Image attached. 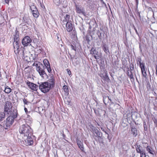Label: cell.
I'll list each match as a JSON object with an SVG mask.
<instances>
[{
    "mask_svg": "<svg viewBox=\"0 0 157 157\" xmlns=\"http://www.w3.org/2000/svg\"><path fill=\"white\" fill-rule=\"evenodd\" d=\"M63 89L65 93L68 94V90L67 86L66 85L64 86L63 87Z\"/></svg>",
    "mask_w": 157,
    "mask_h": 157,
    "instance_id": "obj_17",
    "label": "cell"
},
{
    "mask_svg": "<svg viewBox=\"0 0 157 157\" xmlns=\"http://www.w3.org/2000/svg\"><path fill=\"white\" fill-rule=\"evenodd\" d=\"M67 30L68 32H71L72 31L73 27L71 22L69 21L66 24Z\"/></svg>",
    "mask_w": 157,
    "mask_h": 157,
    "instance_id": "obj_10",
    "label": "cell"
},
{
    "mask_svg": "<svg viewBox=\"0 0 157 157\" xmlns=\"http://www.w3.org/2000/svg\"><path fill=\"white\" fill-rule=\"evenodd\" d=\"M14 46L15 52L16 53H18L19 50V45L17 40H16L15 41L14 43Z\"/></svg>",
    "mask_w": 157,
    "mask_h": 157,
    "instance_id": "obj_9",
    "label": "cell"
},
{
    "mask_svg": "<svg viewBox=\"0 0 157 157\" xmlns=\"http://www.w3.org/2000/svg\"><path fill=\"white\" fill-rule=\"evenodd\" d=\"M147 151L149 152V153L151 154H154L153 149L151 148L150 146H148L147 147Z\"/></svg>",
    "mask_w": 157,
    "mask_h": 157,
    "instance_id": "obj_15",
    "label": "cell"
},
{
    "mask_svg": "<svg viewBox=\"0 0 157 157\" xmlns=\"http://www.w3.org/2000/svg\"><path fill=\"white\" fill-rule=\"evenodd\" d=\"M27 84L30 88L34 91H37L38 89V87L37 85L29 82H27Z\"/></svg>",
    "mask_w": 157,
    "mask_h": 157,
    "instance_id": "obj_7",
    "label": "cell"
},
{
    "mask_svg": "<svg viewBox=\"0 0 157 157\" xmlns=\"http://www.w3.org/2000/svg\"><path fill=\"white\" fill-rule=\"evenodd\" d=\"M5 91L6 93H9L11 91V89H9V88H6L5 89Z\"/></svg>",
    "mask_w": 157,
    "mask_h": 157,
    "instance_id": "obj_18",
    "label": "cell"
},
{
    "mask_svg": "<svg viewBox=\"0 0 157 157\" xmlns=\"http://www.w3.org/2000/svg\"><path fill=\"white\" fill-rule=\"evenodd\" d=\"M27 142L29 144H32L33 143V142L31 138H29L28 139Z\"/></svg>",
    "mask_w": 157,
    "mask_h": 157,
    "instance_id": "obj_19",
    "label": "cell"
},
{
    "mask_svg": "<svg viewBox=\"0 0 157 157\" xmlns=\"http://www.w3.org/2000/svg\"><path fill=\"white\" fill-rule=\"evenodd\" d=\"M12 108V105L10 102H6L4 107V111L6 114H8L11 111Z\"/></svg>",
    "mask_w": 157,
    "mask_h": 157,
    "instance_id": "obj_3",
    "label": "cell"
},
{
    "mask_svg": "<svg viewBox=\"0 0 157 157\" xmlns=\"http://www.w3.org/2000/svg\"><path fill=\"white\" fill-rule=\"evenodd\" d=\"M140 66L143 76L144 77L147 76V74L145 69L144 65L143 63H140Z\"/></svg>",
    "mask_w": 157,
    "mask_h": 157,
    "instance_id": "obj_11",
    "label": "cell"
},
{
    "mask_svg": "<svg viewBox=\"0 0 157 157\" xmlns=\"http://www.w3.org/2000/svg\"><path fill=\"white\" fill-rule=\"evenodd\" d=\"M44 64L45 66L47 69V70L49 72V73H50L51 72V67H50V63L49 61L47 59H45L44 61Z\"/></svg>",
    "mask_w": 157,
    "mask_h": 157,
    "instance_id": "obj_8",
    "label": "cell"
},
{
    "mask_svg": "<svg viewBox=\"0 0 157 157\" xmlns=\"http://www.w3.org/2000/svg\"><path fill=\"white\" fill-rule=\"evenodd\" d=\"M14 119V117L12 116H10L7 119L6 122V126L7 127L10 126L13 123Z\"/></svg>",
    "mask_w": 157,
    "mask_h": 157,
    "instance_id": "obj_6",
    "label": "cell"
},
{
    "mask_svg": "<svg viewBox=\"0 0 157 157\" xmlns=\"http://www.w3.org/2000/svg\"><path fill=\"white\" fill-rule=\"evenodd\" d=\"M31 9L34 16L36 18H38L39 16V13L36 6L32 5L31 6Z\"/></svg>",
    "mask_w": 157,
    "mask_h": 157,
    "instance_id": "obj_4",
    "label": "cell"
},
{
    "mask_svg": "<svg viewBox=\"0 0 157 157\" xmlns=\"http://www.w3.org/2000/svg\"><path fill=\"white\" fill-rule=\"evenodd\" d=\"M5 117V113H4L0 112V121H2Z\"/></svg>",
    "mask_w": 157,
    "mask_h": 157,
    "instance_id": "obj_16",
    "label": "cell"
},
{
    "mask_svg": "<svg viewBox=\"0 0 157 157\" xmlns=\"http://www.w3.org/2000/svg\"><path fill=\"white\" fill-rule=\"evenodd\" d=\"M131 131L134 136H137V130L135 128L132 127L131 129Z\"/></svg>",
    "mask_w": 157,
    "mask_h": 157,
    "instance_id": "obj_13",
    "label": "cell"
},
{
    "mask_svg": "<svg viewBox=\"0 0 157 157\" xmlns=\"http://www.w3.org/2000/svg\"><path fill=\"white\" fill-rule=\"evenodd\" d=\"M34 65L36 67L39 73L42 78L46 76V73L44 71V68L42 64L40 62H36L34 63Z\"/></svg>",
    "mask_w": 157,
    "mask_h": 157,
    "instance_id": "obj_1",
    "label": "cell"
},
{
    "mask_svg": "<svg viewBox=\"0 0 157 157\" xmlns=\"http://www.w3.org/2000/svg\"><path fill=\"white\" fill-rule=\"evenodd\" d=\"M144 130L145 131H147V125H146V123L145 122H144Z\"/></svg>",
    "mask_w": 157,
    "mask_h": 157,
    "instance_id": "obj_21",
    "label": "cell"
},
{
    "mask_svg": "<svg viewBox=\"0 0 157 157\" xmlns=\"http://www.w3.org/2000/svg\"><path fill=\"white\" fill-rule=\"evenodd\" d=\"M77 145H78V147H79V148H80L81 150H82V151H84V147L81 142L78 139H77Z\"/></svg>",
    "mask_w": 157,
    "mask_h": 157,
    "instance_id": "obj_12",
    "label": "cell"
},
{
    "mask_svg": "<svg viewBox=\"0 0 157 157\" xmlns=\"http://www.w3.org/2000/svg\"><path fill=\"white\" fill-rule=\"evenodd\" d=\"M69 15H67V16H66V17H65V19H66V20H67V21H68V20H69Z\"/></svg>",
    "mask_w": 157,
    "mask_h": 157,
    "instance_id": "obj_24",
    "label": "cell"
},
{
    "mask_svg": "<svg viewBox=\"0 0 157 157\" xmlns=\"http://www.w3.org/2000/svg\"><path fill=\"white\" fill-rule=\"evenodd\" d=\"M141 152V157H146V155L144 152Z\"/></svg>",
    "mask_w": 157,
    "mask_h": 157,
    "instance_id": "obj_20",
    "label": "cell"
},
{
    "mask_svg": "<svg viewBox=\"0 0 157 157\" xmlns=\"http://www.w3.org/2000/svg\"><path fill=\"white\" fill-rule=\"evenodd\" d=\"M130 69H131V70H133L134 68V66H133V64H130Z\"/></svg>",
    "mask_w": 157,
    "mask_h": 157,
    "instance_id": "obj_22",
    "label": "cell"
},
{
    "mask_svg": "<svg viewBox=\"0 0 157 157\" xmlns=\"http://www.w3.org/2000/svg\"><path fill=\"white\" fill-rule=\"evenodd\" d=\"M51 87V84L50 83H44L40 85L39 89L42 92L44 93H47L50 90Z\"/></svg>",
    "mask_w": 157,
    "mask_h": 157,
    "instance_id": "obj_2",
    "label": "cell"
},
{
    "mask_svg": "<svg viewBox=\"0 0 157 157\" xmlns=\"http://www.w3.org/2000/svg\"><path fill=\"white\" fill-rule=\"evenodd\" d=\"M127 74L128 76L130 78H133V74H132V72L130 69H128L127 70Z\"/></svg>",
    "mask_w": 157,
    "mask_h": 157,
    "instance_id": "obj_14",
    "label": "cell"
},
{
    "mask_svg": "<svg viewBox=\"0 0 157 157\" xmlns=\"http://www.w3.org/2000/svg\"><path fill=\"white\" fill-rule=\"evenodd\" d=\"M67 72L68 73V74L69 75V76H71L72 75L71 72V71L69 69H67Z\"/></svg>",
    "mask_w": 157,
    "mask_h": 157,
    "instance_id": "obj_23",
    "label": "cell"
},
{
    "mask_svg": "<svg viewBox=\"0 0 157 157\" xmlns=\"http://www.w3.org/2000/svg\"><path fill=\"white\" fill-rule=\"evenodd\" d=\"M31 41V40L29 37L26 36L22 40V42L23 46L26 47V46H28Z\"/></svg>",
    "mask_w": 157,
    "mask_h": 157,
    "instance_id": "obj_5",
    "label": "cell"
}]
</instances>
